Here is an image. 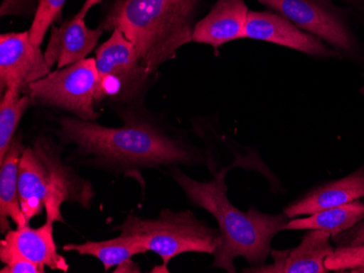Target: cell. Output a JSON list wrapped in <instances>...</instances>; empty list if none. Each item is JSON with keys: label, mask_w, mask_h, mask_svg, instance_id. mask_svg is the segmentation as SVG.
I'll return each mask as SVG.
<instances>
[{"label": "cell", "mask_w": 364, "mask_h": 273, "mask_svg": "<svg viewBox=\"0 0 364 273\" xmlns=\"http://www.w3.org/2000/svg\"><path fill=\"white\" fill-rule=\"evenodd\" d=\"M59 140L75 146L85 164L124 174L138 175L142 169L178 167L201 158L187 144L167 135L149 122L127 120L122 128L65 117L59 120Z\"/></svg>", "instance_id": "1"}, {"label": "cell", "mask_w": 364, "mask_h": 273, "mask_svg": "<svg viewBox=\"0 0 364 273\" xmlns=\"http://www.w3.org/2000/svg\"><path fill=\"white\" fill-rule=\"evenodd\" d=\"M226 174L223 169L212 181L200 182L177 167L171 168V177L191 204L205 209L218 221L222 243L215 250L212 266L234 273L237 257H243L253 267L265 264L271 255L272 240L286 230L290 218L285 213L267 215L253 207L243 213L235 207L227 196Z\"/></svg>", "instance_id": "2"}, {"label": "cell", "mask_w": 364, "mask_h": 273, "mask_svg": "<svg viewBox=\"0 0 364 273\" xmlns=\"http://www.w3.org/2000/svg\"><path fill=\"white\" fill-rule=\"evenodd\" d=\"M198 5L200 0H117L101 28L119 30L153 74L192 42Z\"/></svg>", "instance_id": "3"}, {"label": "cell", "mask_w": 364, "mask_h": 273, "mask_svg": "<svg viewBox=\"0 0 364 273\" xmlns=\"http://www.w3.org/2000/svg\"><path fill=\"white\" fill-rule=\"evenodd\" d=\"M20 204L26 221L46 211V220L63 222V204L90 209L93 185L63 158V148L52 138L38 136L20 159Z\"/></svg>", "instance_id": "4"}, {"label": "cell", "mask_w": 364, "mask_h": 273, "mask_svg": "<svg viewBox=\"0 0 364 273\" xmlns=\"http://www.w3.org/2000/svg\"><path fill=\"white\" fill-rule=\"evenodd\" d=\"M112 231L134 234L146 252H154L163 262L164 270L175 257L187 252L214 255L222 243L220 230L196 217L192 211L164 209L155 219L130 215Z\"/></svg>", "instance_id": "5"}, {"label": "cell", "mask_w": 364, "mask_h": 273, "mask_svg": "<svg viewBox=\"0 0 364 273\" xmlns=\"http://www.w3.org/2000/svg\"><path fill=\"white\" fill-rule=\"evenodd\" d=\"M98 83L96 60L87 58L49 72L31 83L26 94L43 105L65 110L79 119L95 121L100 117L96 111Z\"/></svg>", "instance_id": "6"}, {"label": "cell", "mask_w": 364, "mask_h": 273, "mask_svg": "<svg viewBox=\"0 0 364 273\" xmlns=\"http://www.w3.org/2000/svg\"><path fill=\"white\" fill-rule=\"evenodd\" d=\"M95 60L100 77L97 104L105 99L130 101L152 75L143 66L134 45L119 30H112L98 47Z\"/></svg>", "instance_id": "7"}, {"label": "cell", "mask_w": 364, "mask_h": 273, "mask_svg": "<svg viewBox=\"0 0 364 273\" xmlns=\"http://www.w3.org/2000/svg\"><path fill=\"white\" fill-rule=\"evenodd\" d=\"M261 5L343 52L353 50L350 32L332 0H257Z\"/></svg>", "instance_id": "8"}, {"label": "cell", "mask_w": 364, "mask_h": 273, "mask_svg": "<svg viewBox=\"0 0 364 273\" xmlns=\"http://www.w3.org/2000/svg\"><path fill=\"white\" fill-rule=\"evenodd\" d=\"M40 46L31 40L30 32L0 36V87L26 94L31 83L52 72Z\"/></svg>", "instance_id": "9"}, {"label": "cell", "mask_w": 364, "mask_h": 273, "mask_svg": "<svg viewBox=\"0 0 364 273\" xmlns=\"http://www.w3.org/2000/svg\"><path fill=\"white\" fill-rule=\"evenodd\" d=\"M243 38L264 40L316 57H338L320 38L306 33L278 13L249 11Z\"/></svg>", "instance_id": "10"}, {"label": "cell", "mask_w": 364, "mask_h": 273, "mask_svg": "<svg viewBox=\"0 0 364 273\" xmlns=\"http://www.w3.org/2000/svg\"><path fill=\"white\" fill-rule=\"evenodd\" d=\"M54 223L46 220L40 228H31L28 223L9 230L0 242V262L18 256L52 270L68 272L70 267L55 243Z\"/></svg>", "instance_id": "11"}, {"label": "cell", "mask_w": 364, "mask_h": 273, "mask_svg": "<svg viewBox=\"0 0 364 273\" xmlns=\"http://www.w3.org/2000/svg\"><path fill=\"white\" fill-rule=\"evenodd\" d=\"M331 233L323 230H309L296 248L272 250L273 264L251 267L243 272L252 273H326L325 260L334 252L329 243Z\"/></svg>", "instance_id": "12"}, {"label": "cell", "mask_w": 364, "mask_h": 273, "mask_svg": "<svg viewBox=\"0 0 364 273\" xmlns=\"http://www.w3.org/2000/svg\"><path fill=\"white\" fill-rule=\"evenodd\" d=\"M87 14L80 10L75 17L63 26H52L50 38L45 50V58L49 67L61 69L85 60L95 50L104 30L87 28L85 19Z\"/></svg>", "instance_id": "13"}, {"label": "cell", "mask_w": 364, "mask_h": 273, "mask_svg": "<svg viewBox=\"0 0 364 273\" xmlns=\"http://www.w3.org/2000/svg\"><path fill=\"white\" fill-rule=\"evenodd\" d=\"M249 11L243 0H218L210 13L194 26L192 42L210 45L216 50L243 38Z\"/></svg>", "instance_id": "14"}, {"label": "cell", "mask_w": 364, "mask_h": 273, "mask_svg": "<svg viewBox=\"0 0 364 273\" xmlns=\"http://www.w3.org/2000/svg\"><path fill=\"white\" fill-rule=\"evenodd\" d=\"M364 197V168L351 173L348 177L313 189L306 196L285 208L288 218L312 215L318 211L338 207Z\"/></svg>", "instance_id": "15"}, {"label": "cell", "mask_w": 364, "mask_h": 273, "mask_svg": "<svg viewBox=\"0 0 364 273\" xmlns=\"http://www.w3.org/2000/svg\"><path fill=\"white\" fill-rule=\"evenodd\" d=\"M21 136L14 138L11 147L0 160V231L7 233L11 230L9 218L16 227L28 224L19 195L20 159L26 150Z\"/></svg>", "instance_id": "16"}, {"label": "cell", "mask_w": 364, "mask_h": 273, "mask_svg": "<svg viewBox=\"0 0 364 273\" xmlns=\"http://www.w3.org/2000/svg\"><path fill=\"white\" fill-rule=\"evenodd\" d=\"M65 252H75L79 255L96 257L105 271L112 267L122 266L136 255L145 254L142 240L134 234L120 233L117 238L102 242H85L83 244H65Z\"/></svg>", "instance_id": "17"}, {"label": "cell", "mask_w": 364, "mask_h": 273, "mask_svg": "<svg viewBox=\"0 0 364 273\" xmlns=\"http://www.w3.org/2000/svg\"><path fill=\"white\" fill-rule=\"evenodd\" d=\"M364 218V204L359 199L312 213L304 219L288 221L286 230H323L337 236L355 227Z\"/></svg>", "instance_id": "18"}, {"label": "cell", "mask_w": 364, "mask_h": 273, "mask_svg": "<svg viewBox=\"0 0 364 273\" xmlns=\"http://www.w3.org/2000/svg\"><path fill=\"white\" fill-rule=\"evenodd\" d=\"M34 103L20 89H6L0 101V160L11 147L16 128L28 108Z\"/></svg>", "instance_id": "19"}, {"label": "cell", "mask_w": 364, "mask_h": 273, "mask_svg": "<svg viewBox=\"0 0 364 273\" xmlns=\"http://www.w3.org/2000/svg\"><path fill=\"white\" fill-rule=\"evenodd\" d=\"M65 3V0H38V9L28 30L31 40L36 46L41 47L48 28L60 18Z\"/></svg>", "instance_id": "20"}, {"label": "cell", "mask_w": 364, "mask_h": 273, "mask_svg": "<svg viewBox=\"0 0 364 273\" xmlns=\"http://www.w3.org/2000/svg\"><path fill=\"white\" fill-rule=\"evenodd\" d=\"M324 264L328 271L364 272V245L338 246L326 257Z\"/></svg>", "instance_id": "21"}, {"label": "cell", "mask_w": 364, "mask_h": 273, "mask_svg": "<svg viewBox=\"0 0 364 273\" xmlns=\"http://www.w3.org/2000/svg\"><path fill=\"white\" fill-rule=\"evenodd\" d=\"M1 262L5 264V267L0 270L1 273H45L44 266L30 262L22 257H8Z\"/></svg>", "instance_id": "22"}, {"label": "cell", "mask_w": 364, "mask_h": 273, "mask_svg": "<svg viewBox=\"0 0 364 273\" xmlns=\"http://www.w3.org/2000/svg\"><path fill=\"white\" fill-rule=\"evenodd\" d=\"M339 246H359L364 245V220L355 224V228L347 230L343 235L335 238Z\"/></svg>", "instance_id": "23"}, {"label": "cell", "mask_w": 364, "mask_h": 273, "mask_svg": "<svg viewBox=\"0 0 364 273\" xmlns=\"http://www.w3.org/2000/svg\"><path fill=\"white\" fill-rule=\"evenodd\" d=\"M31 0H3L0 7L1 17L14 16V14H23L30 7Z\"/></svg>", "instance_id": "24"}, {"label": "cell", "mask_w": 364, "mask_h": 273, "mask_svg": "<svg viewBox=\"0 0 364 273\" xmlns=\"http://www.w3.org/2000/svg\"><path fill=\"white\" fill-rule=\"evenodd\" d=\"M114 272H140V268L130 260L122 264V266H118L117 270Z\"/></svg>", "instance_id": "25"}, {"label": "cell", "mask_w": 364, "mask_h": 273, "mask_svg": "<svg viewBox=\"0 0 364 273\" xmlns=\"http://www.w3.org/2000/svg\"><path fill=\"white\" fill-rule=\"evenodd\" d=\"M103 1H105V0H85V5L81 8V11L87 14L91 10V8L98 5V4L103 3Z\"/></svg>", "instance_id": "26"}, {"label": "cell", "mask_w": 364, "mask_h": 273, "mask_svg": "<svg viewBox=\"0 0 364 273\" xmlns=\"http://www.w3.org/2000/svg\"><path fill=\"white\" fill-rule=\"evenodd\" d=\"M343 1L353 6H360L364 4V0H343Z\"/></svg>", "instance_id": "27"}]
</instances>
